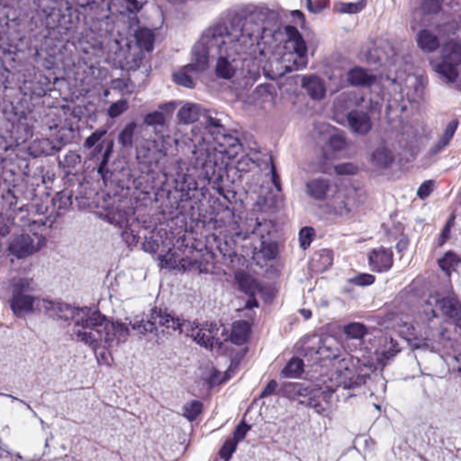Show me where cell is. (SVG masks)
Returning <instances> with one entry per match:
<instances>
[{
	"mask_svg": "<svg viewBox=\"0 0 461 461\" xmlns=\"http://www.w3.org/2000/svg\"><path fill=\"white\" fill-rule=\"evenodd\" d=\"M450 411L446 404L436 405L415 421L411 430L412 442L431 461H460V408ZM410 433V434H411Z\"/></svg>",
	"mask_w": 461,
	"mask_h": 461,
	"instance_id": "obj_1",
	"label": "cell"
},
{
	"mask_svg": "<svg viewBox=\"0 0 461 461\" xmlns=\"http://www.w3.org/2000/svg\"><path fill=\"white\" fill-rule=\"evenodd\" d=\"M36 277L42 288L66 300H90L99 285L93 275L56 257L43 259L37 269Z\"/></svg>",
	"mask_w": 461,
	"mask_h": 461,
	"instance_id": "obj_2",
	"label": "cell"
},
{
	"mask_svg": "<svg viewBox=\"0 0 461 461\" xmlns=\"http://www.w3.org/2000/svg\"><path fill=\"white\" fill-rule=\"evenodd\" d=\"M40 353L39 342L30 332L0 329V378L16 386L27 383Z\"/></svg>",
	"mask_w": 461,
	"mask_h": 461,
	"instance_id": "obj_3",
	"label": "cell"
},
{
	"mask_svg": "<svg viewBox=\"0 0 461 461\" xmlns=\"http://www.w3.org/2000/svg\"><path fill=\"white\" fill-rule=\"evenodd\" d=\"M87 354L82 349L71 343L60 344L43 356L39 376L42 383L52 389L69 387L78 376Z\"/></svg>",
	"mask_w": 461,
	"mask_h": 461,
	"instance_id": "obj_4",
	"label": "cell"
},
{
	"mask_svg": "<svg viewBox=\"0 0 461 461\" xmlns=\"http://www.w3.org/2000/svg\"><path fill=\"white\" fill-rule=\"evenodd\" d=\"M394 263V257L389 249H375L369 256V267L375 272H385L390 270Z\"/></svg>",
	"mask_w": 461,
	"mask_h": 461,
	"instance_id": "obj_5",
	"label": "cell"
},
{
	"mask_svg": "<svg viewBox=\"0 0 461 461\" xmlns=\"http://www.w3.org/2000/svg\"><path fill=\"white\" fill-rule=\"evenodd\" d=\"M303 88L313 100L319 101L325 98L326 87L323 79L315 74L306 75L302 80Z\"/></svg>",
	"mask_w": 461,
	"mask_h": 461,
	"instance_id": "obj_6",
	"label": "cell"
},
{
	"mask_svg": "<svg viewBox=\"0 0 461 461\" xmlns=\"http://www.w3.org/2000/svg\"><path fill=\"white\" fill-rule=\"evenodd\" d=\"M348 122L351 128L360 135H368L373 125L369 115L360 110H353L348 114Z\"/></svg>",
	"mask_w": 461,
	"mask_h": 461,
	"instance_id": "obj_7",
	"label": "cell"
},
{
	"mask_svg": "<svg viewBox=\"0 0 461 461\" xmlns=\"http://www.w3.org/2000/svg\"><path fill=\"white\" fill-rule=\"evenodd\" d=\"M9 250L17 258H26L35 252V242L29 235L22 234L11 243Z\"/></svg>",
	"mask_w": 461,
	"mask_h": 461,
	"instance_id": "obj_8",
	"label": "cell"
},
{
	"mask_svg": "<svg viewBox=\"0 0 461 461\" xmlns=\"http://www.w3.org/2000/svg\"><path fill=\"white\" fill-rule=\"evenodd\" d=\"M251 332V325L249 321L239 320L233 323L231 329L230 341L237 346L244 345L249 342Z\"/></svg>",
	"mask_w": 461,
	"mask_h": 461,
	"instance_id": "obj_9",
	"label": "cell"
},
{
	"mask_svg": "<svg viewBox=\"0 0 461 461\" xmlns=\"http://www.w3.org/2000/svg\"><path fill=\"white\" fill-rule=\"evenodd\" d=\"M376 76L367 71L362 68L352 69L348 73L349 82L355 87H368L376 82Z\"/></svg>",
	"mask_w": 461,
	"mask_h": 461,
	"instance_id": "obj_10",
	"label": "cell"
},
{
	"mask_svg": "<svg viewBox=\"0 0 461 461\" xmlns=\"http://www.w3.org/2000/svg\"><path fill=\"white\" fill-rule=\"evenodd\" d=\"M306 188L310 197L316 200H323L330 189V181L324 177H317L308 182Z\"/></svg>",
	"mask_w": 461,
	"mask_h": 461,
	"instance_id": "obj_11",
	"label": "cell"
},
{
	"mask_svg": "<svg viewBox=\"0 0 461 461\" xmlns=\"http://www.w3.org/2000/svg\"><path fill=\"white\" fill-rule=\"evenodd\" d=\"M370 160L374 166L381 170H386L393 165L394 155L392 150H389L386 147H380L374 150Z\"/></svg>",
	"mask_w": 461,
	"mask_h": 461,
	"instance_id": "obj_12",
	"label": "cell"
},
{
	"mask_svg": "<svg viewBox=\"0 0 461 461\" xmlns=\"http://www.w3.org/2000/svg\"><path fill=\"white\" fill-rule=\"evenodd\" d=\"M418 46L425 52H433L440 48V42L438 36L432 32L424 29L417 35Z\"/></svg>",
	"mask_w": 461,
	"mask_h": 461,
	"instance_id": "obj_13",
	"label": "cell"
},
{
	"mask_svg": "<svg viewBox=\"0 0 461 461\" xmlns=\"http://www.w3.org/2000/svg\"><path fill=\"white\" fill-rule=\"evenodd\" d=\"M201 109L195 104H186L178 110L177 122L181 125H190L200 118Z\"/></svg>",
	"mask_w": 461,
	"mask_h": 461,
	"instance_id": "obj_14",
	"label": "cell"
},
{
	"mask_svg": "<svg viewBox=\"0 0 461 461\" xmlns=\"http://www.w3.org/2000/svg\"><path fill=\"white\" fill-rule=\"evenodd\" d=\"M440 311L453 321L460 322L461 319V305L453 297H445L439 303Z\"/></svg>",
	"mask_w": 461,
	"mask_h": 461,
	"instance_id": "obj_15",
	"label": "cell"
},
{
	"mask_svg": "<svg viewBox=\"0 0 461 461\" xmlns=\"http://www.w3.org/2000/svg\"><path fill=\"white\" fill-rule=\"evenodd\" d=\"M153 313L156 318H158L161 323L167 328H171L174 330H180L182 327V322L177 316H173L161 308H154Z\"/></svg>",
	"mask_w": 461,
	"mask_h": 461,
	"instance_id": "obj_16",
	"label": "cell"
},
{
	"mask_svg": "<svg viewBox=\"0 0 461 461\" xmlns=\"http://www.w3.org/2000/svg\"><path fill=\"white\" fill-rule=\"evenodd\" d=\"M458 127H459V120L458 119L452 121L451 124L448 125V127L446 128L445 132L441 136L440 140L437 142L435 147L431 150L432 154H436V153L440 152V150L444 149L446 146L451 142L452 138L454 137V135L456 133Z\"/></svg>",
	"mask_w": 461,
	"mask_h": 461,
	"instance_id": "obj_17",
	"label": "cell"
},
{
	"mask_svg": "<svg viewBox=\"0 0 461 461\" xmlns=\"http://www.w3.org/2000/svg\"><path fill=\"white\" fill-rule=\"evenodd\" d=\"M444 62L452 63L458 66L461 63V48L460 43L457 42H448L443 49Z\"/></svg>",
	"mask_w": 461,
	"mask_h": 461,
	"instance_id": "obj_18",
	"label": "cell"
},
{
	"mask_svg": "<svg viewBox=\"0 0 461 461\" xmlns=\"http://www.w3.org/2000/svg\"><path fill=\"white\" fill-rule=\"evenodd\" d=\"M236 281L239 286L245 294L248 295H254L256 290L259 289V284L252 277L246 273H239L236 276Z\"/></svg>",
	"mask_w": 461,
	"mask_h": 461,
	"instance_id": "obj_19",
	"label": "cell"
},
{
	"mask_svg": "<svg viewBox=\"0 0 461 461\" xmlns=\"http://www.w3.org/2000/svg\"><path fill=\"white\" fill-rule=\"evenodd\" d=\"M286 32H287L288 35L290 37L291 41L294 43V47H295L296 53L301 57H304L306 54V52H307V48H306V42H305L304 38L302 36V35L294 26H287L286 27Z\"/></svg>",
	"mask_w": 461,
	"mask_h": 461,
	"instance_id": "obj_20",
	"label": "cell"
},
{
	"mask_svg": "<svg viewBox=\"0 0 461 461\" xmlns=\"http://www.w3.org/2000/svg\"><path fill=\"white\" fill-rule=\"evenodd\" d=\"M137 42L147 52H151L154 47V34L147 28H142L136 32Z\"/></svg>",
	"mask_w": 461,
	"mask_h": 461,
	"instance_id": "obj_21",
	"label": "cell"
},
{
	"mask_svg": "<svg viewBox=\"0 0 461 461\" xmlns=\"http://www.w3.org/2000/svg\"><path fill=\"white\" fill-rule=\"evenodd\" d=\"M436 71L451 82H455L457 78H459V74H460L459 69L456 65L452 63H447L444 61L437 65Z\"/></svg>",
	"mask_w": 461,
	"mask_h": 461,
	"instance_id": "obj_22",
	"label": "cell"
},
{
	"mask_svg": "<svg viewBox=\"0 0 461 461\" xmlns=\"http://www.w3.org/2000/svg\"><path fill=\"white\" fill-rule=\"evenodd\" d=\"M305 366L303 360L299 357H293L289 362L286 364L283 370V374L287 378H298L304 372Z\"/></svg>",
	"mask_w": 461,
	"mask_h": 461,
	"instance_id": "obj_23",
	"label": "cell"
},
{
	"mask_svg": "<svg viewBox=\"0 0 461 461\" xmlns=\"http://www.w3.org/2000/svg\"><path fill=\"white\" fill-rule=\"evenodd\" d=\"M460 257L454 252H448L444 255L442 259L439 260V265H440L441 270H443L446 273L451 274V272L455 271L458 266L460 264Z\"/></svg>",
	"mask_w": 461,
	"mask_h": 461,
	"instance_id": "obj_24",
	"label": "cell"
},
{
	"mask_svg": "<svg viewBox=\"0 0 461 461\" xmlns=\"http://www.w3.org/2000/svg\"><path fill=\"white\" fill-rule=\"evenodd\" d=\"M215 73L219 78L230 79L234 75V69L226 58L222 57L218 60L216 63Z\"/></svg>",
	"mask_w": 461,
	"mask_h": 461,
	"instance_id": "obj_25",
	"label": "cell"
},
{
	"mask_svg": "<svg viewBox=\"0 0 461 461\" xmlns=\"http://www.w3.org/2000/svg\"><path fill=\"white\" fill-rule=\"evenodd\" d=\"M209 63V51L207 44H202L198 47L196 58H195V67L198 71H205L208 67Z\"/></svg>",
	"mask_w": 461,
	"mask_h": 461,
	"instance_id": "obj_26",
	"label": "cell"
},
{
	"mask_svg": "<svg viewBox=\"0 0 461 461\" xmlns=\"http://www.w3.org/2000/svg\"><path fill=\"white\" fill-rule=\"evenodd\" d=\"M204 405L200 401L194 400L187 403L184 407L183 415L188 421H195L199 415L202 414Z\"/></svg>",
	"mask_w": 461,
	"mask_h": 461,
	"instance_id": "obj_27",
	"label": "cell"
},
{
	"mask_svg": "<svg viewBox=\"0 0 461 461\" xmlns=\"http://www.w3.org/2000/svg\"><path fill=\"white\" fill-rule=\"evenodd\" d=\"M32 303L33 300L31 297L26 295H18L13 302L14 311L16 312L17 315H24L31 310L33 306Z\"/></svg>",
	"mask_w": 461,
	"mask_h": 461,
	"instance_id": "obj_28",
	"label": "cell"
},
{
	"mask_svg": "<svg viewBox=\"0 0 461 461\" xmlns=\"http://www.w3.org/2000/svg\"><path fill=\"white\" fill-rule=\"evenodd\" d=\"M316 239V231L312 227H304L299 233V244L303 249H307Z\"/></svg>",
	"mask_w": 461,
	"mask_h": 461,
	"instance_id": "obj_29",
	"label": "cell"
},
{
	"mask_svg": "<svg viewBox=\"0 0 461 461\" xmlns=\"http://www.w3.org/2000/svg\"><path fill=\"white\" fill-rule=\"evenodd\" d=\"M345 333L353 339H361L367 334V328L362 323L353 322L345 326Z\"/></svg>",
	"mask_w": 461,
	"mask_h": 461,
	"instance_id": "obj_30",
	"label": "cell"
},
{
	"mask_svg": "<svg viewBox=\"0 0 461 461\" xmlns=\"http://www.w3.org/2000/svg\"><path fill=\"white\" fill-rule=\"evenodd\" d=\"M135 127H136V124L134 122H132V123H130L129 125H126L125 129L122 131V133H121L119 136V141L121 144L124 147H129V146L132 145Z\"/></svg>",
	"mask_w": 461,
	"mask_h": 461,
	"instance_id": "obj_31",
	"label": "cell"
},
{
	"mask_svg": "<svg viewBox=\"0 0 461 461\" xmlns=\"http://www.w3.org/2000/svg\"><path fill=\"white\" fill-rule=\"evenodd\" d=\"M238 445V441L235 440L234 438H231L229 440L225 441V443L223 444L221 451L219 452L220 456L222 459H223L224 461H228L230 460L232 456H233L234 451L236 450V447Z\"/></svg>",
	"mask_w": 461,
	"mask_h": 461,
	"instance_id": "obj_32",
	"label": "cell"
},
{
	"mask_svg": "<svg viewBox=\"0 0 461 461\" xmlns=\"http://www.w3.org/2000/svg\"><path fill=\"white\" fill-rule=\"evenodd\" d=\"M335 172L340 176H353L358 173L357 165L351 162H344L335 166Z\"/></svg>",
	"mask_w": 461,
	"mask_h": 461,
	"instance_id": "obj_33",
	"label": "cell"
},
{
	"mask_svg": "<svg viewBox=\"0 0 461 461\" xmlns=\"http://www.w3.org/2000/svg\"><path fill=\"white\" fill-rule=\"evenodd\" d=\"M173 80L177 85H180L186 88H193L195 87V82L193 78L185 72H176L173 75Z\"/></svg>",
	"mask_w": 461,
	"mask_h": 461,
	"instance_id": "obj_34",
	"label": "cell"
},
{
	"mask_svg": "<svg viewBox=\"0 0 461 461\" xmlns=\"http://www.w3.org/2000/svg\"><path fill=\"white\" fill-rule=\"evenodd\" d=\"M330 146L332 150L335 151H341L344 150L348 145L347 139L342 135H332L329 141Z\"/></svg>",
	"mask_w": 461,
	"mask_h": 461,
	"instance_id": "obj_35",
	"label": "cell"
},
{
	"mask_svg": "<svg viewBox=\"0 0 461 461\" xmlns=\"http://www.w3.org/2000/svg\"><path fill=\"white\" fill-rule=\"evenodd\" d=\"M127 107H128L127 101H125V100L118 101V102L114 103V105H112V106L109 109V115L112 118H115L120 114H123L125 110L127 109Z\"/></svg>",
	"mask_w": 461,
	"mask_h": 461,
	"instance_id": "obj_36",
	"label": "cell"
},
{
	"mask_svg": "<svg viewBox=\"0 0 461 461\" xmlns=\"http://www.w3.org/2000/svg\"><path fill=\"white\" fill-rule=\"evenodd\" d=\"M165 116L161 112H153L146 116L145 123L149 125H162L165 123Z\"/></svg>",
	"mask_w": 461,
	"mask_h": 461,
	"instance_id": "obj_37",
	"label": "cell"
},
{
	"mask_svg": "<svg viewBox=\"0 0 461 461\" xmlns=\"http://www.w3.org/2000/svg\"><path fill=\"white\" fill-rule=\"evenodd\" d=\"M434 185H435V183L433 180H427V181L424 182L421 185L419 190H418V196H419L420 198L425 199V198L429 197L431 194V192L433 191Z\"/></svg>",
	"mask_w": 461,
	"mask_h": 461,
	"instance_id": "obj_38",
	"label": "cell"
},
{
	"mask_svg": "<svg viewBox=\"0 0 461 461\" xmlns=\"http://www.w3.org/2000/svg\"><path fill=\"white\" fill-rule=\"evenodd\" d=\"M375 280H376L372 275L361 274L353 279L352 282L357 285H372Z\"/></svg>",
	"mask_w": 461,
	"mask_h": 461,
	"instance_id": "obj_39",
	"label": "cell"
},
{
	"mask_svg": "<svg viewBox=\"0 0 461 461\" xmlns=\"http://www.w3.org/2000/svg\"><path fill=\"white\" fill-rule=\"evenodd\" d=\"M424 10L428 14H436L440 10V2L438 1H425L423 4Z\"/></svg>",
	"mask_w": 461,
	"mask_h": 461,
	"instance_id": "obj_40",
	"label": "cell"
},
{
	"mask_svg": "<svg viewBox=\"0 0 461 461\" xmlns=\"http://www.w3.org/2000/svg\"><path fill=\"white\" fill-rule=\"evenodd\" d=\"M249 430V425H247V424H245V423H243V424H241V425H239L238 427L236 428V430L234 431V434H233V438L239 442L240 440L244 439Z\"/></svg>",
	"mask_w": 461,
	"mask_h": 461,
	"instance_id": "obj_41",
	"label": "cell"
},
{
	"mask_svg": "<svg viewBox=\"0 0 461 461\" xmlns=\"http://www.w3.org/2000/svg\"><path fill=\"white\" fill-rule=\"evenodd\" d=\"M263 253L267 259H274L278 254V247L275 244H268L263 249Z\"/></svg>",
	"mask_w": 461,
	"mask_h": 461,
	"instance_id": "obj_42",
	"label": "cell"
},
{
	"mask_svg": "<svg viewBox=\"0 0 461 461\" xmlns=\"http://www.w3.org/2000/svg\"><path fill=\"white\" fill-rule=\"evenodd\" d=\"M106 135V131H101V132H97L95 133L93 135H91L89 138H88L86 144L88 147H92V146L95 145L98 142H99L102 137L103 135Z\"/></svg>",
	"mask_w": 461,
	"mask_h": 461,
	"instance_id": "obj_43",
	"label": "cell"
},
{
	"mask_svg": "<svg viewBox=\"0 0 461 461\" xmlns=\"http://www.w3.org/2000/svg\"><path fill=\"white\" fill-rule=\"evenodd\" d=\"M272 175H273V182H274L275 186L277 187V188L280 190V177H279V174H278V171H277V169H276V166H275L273 161H272Z\"/></svg>",
	"mask_w": 461,
	"mask_h": 461,
	"instance_id": "obj_44",
	"label": "cell"
},
{
	"mask_svg": "<svg viewBox=\"0 0 461 461\" xmlns=\"http://www.w3.org/2000/svg\"><path fill=\"white\" fill-rule=\"evenodd\" d=\"M112 147H113V146L110 143V145L108 146V148H107V150H106V154H105L104 159H103V161H102V163H101L100 169H99V171H100V172L104 170L105 167H106L107 161H108L109 156H110L111 150H112Z\"/></svg>",
	"mask_w": 461,
	"mask_h": 461,
	"instance_id": "obj_45",
	"label": "cell"
},
{
	"mask_svg": "<svg viewBox=\"0 0 461 461\" xmlns=\"http://www.w3.org/2000/svg\"><path fill=\"white\" fill-rule=\"evenodd\" d=\"M452 223V219H451V221L448 223V225H446L445 231L442 233L441 235V238H440V242L441 244H444L446 241L448 240V237H449V233H450V230H451V225Z\"/></svg>",
	"mask_w": 461,
	"mask_h": 461,
	"instance_id": "obj_46",
	"label": "cell"
},
{
	"mask_svg": "<svg viewBox=\"0 0 461 461\" xmlns=\"http://www.w3.org/2000/svg\"><path fill=\"white\" fill-rule=\"evenodd\" d=\"M275 389H276V383H275L274 381H272V382H270V383L269 384V386L266 388L264 393L262 394L261 396H262V397H265V396L270 395V394L274 391Z\"/></svg>",
	"mask_w": 461,
	"mask_h": 461,
	"instance_id": "obj_47",
	"label": "cell"
},
{
	"mask_svg": "<svg viewBox=\"0 0 461 461\" xmlns=\"http://www.w3.org/2000/svg\"><path fill=\"white\" fill-rule=\"evenodd\" d=\"M0 461H5V460H0Z\"/></svg>",
	"mask_w": 461,
	"mask_h": 461,
	"instance_id": "obj_48",
	"label": "cell"
}]
</instances>
